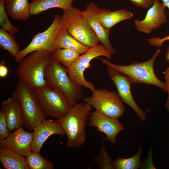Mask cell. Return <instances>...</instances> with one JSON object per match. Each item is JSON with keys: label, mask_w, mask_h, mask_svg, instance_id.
Returning a JSON list of instances; mask_svg holds the SVG:
<instances>
[{"label": "cell", "mask_w": 169, "mask_h": 169, "mask_svg": "<svg viewBox=\"0 0 169 169\" xmlns=\"http://www.w3.org/2000/svg\"><path fill=\"white\" fill-rule=\"evenodd\" d=\"M92 109L87 102L77 103L71 107L65 116L56 120L67 136L68 147L78 149L85 143V127Z\"/></svg>", "instance_id": "cell-1"}, {"label": "cell", "mask_w": 169, "mask_h": 169, "mask_svg": "<svg viewBox=\"0 0 169 169\" xmlns=\"http://www.w3.org/2000/svg\"><path fill=\"white\" fill-rule=\"evenodd\" d=\"M52 54L47 51H33L19 63L16 75L34 91L47 85L45 77L46 67L52 59Z\"/></svg>", "instance_id": "cell-2"}, {"label": "cell", "mask_w": 169, "mask_h": 169, "mask_svg": "<svg viewBox=\"0 0 169 169\" xmlns=\"http://www.w3.org/2000/svg\"><path fill=\"white\" fill-rule=\"evenodd\" d=\"M158 49L149 59L143 62H135L127 65L114 64L105 58H99L101 62L129 77L133 83L156 85L166 92V82L161 81L154 69V63L160 52Z\"/></svg>", "instance_id": "cell-3"}, {"label": "cell", "mask_w": 169, "mask_h": 169, "mask_svg": "<svg viewBox=\"0 0 169 169\" xmlns=\"http://www.w3.org/2000/svg\"><path fill=\"white\" fill-rule=\"evenodd\" d=\"M61 27L82 44L91 48L100 41L83 11L75 7L64 11L61 16Z\"/></svg>", "instance_id": "cell-4"}, {"label": "cell", "mask_w": 169, "mask_h": 169, "mask_svg": "<svg viewBox=\"0 0 169 169\" xmlns=\"http://www.w3.org/2000/svg\"><path fill=\"white\" fill-rule=\"evenodd\" d=\"M45 77L48 84L59 89L66 95L71 106L84 97L82 86L70 78L67 69L57 61L52 59L46 67Z\"/></svg>", "instance_id": "cell-5"}, {"label": "cell", "mask_w": 169, "mask_h": 169, "mask_svg": "<svg viewBox=\"0 0 169 169\" xmlns=\"http://www.w3.org/2000/svg\"><path fill=\"white\" fill-rule=\"evenodd\" d=\"M13 96L19 101L22 110L24 125L30 131L45 119V115L35 91L22 81L18 82Z\"/></svg>", "instance_id": "cell-6"}, {"label": "cell", "mask_w": 169, "mask_h": 169, "mask_svg": "<svg viewBox=\"0 0 169 169\" xmlns=\"http://www.w3.org/2000/svg\"><path fill=\"white\" fill-rule=\"evenodd\" d=\"M46 116L59 119L65 116L72 107L69 100L59 89L47 84L34 91Z\"/></svg>", "instance_id": "cell-7"}, {"label": "cell", "mask_w": 169, "mask_h": 169, "mask_svg": "<svg viewBox=\"0 0 169 169\" xmlns=\"http://www.w3.org/2000/svg\"><path fill=\"white\" fill-rule=\"evenodd\" d=\"M84 101L110 118H118L125 111V106L118 93L110 91L105 88L95 89L92 92L91 95L85 97Z\"/></svg>", "instance_id": "cell-8"}, {"label": "cell", "mask_w": 169, "mask_h": 169, "mask_svg": "<svg viewBox=\"0 0 169 169\" xmlns=\"http://www.w3.org/2000/svg\"><path fill=\"white\" fill-rule=\"evenodd\" d=\"M100 56H104L109 60L111 55L102 44L90 48L86 52L80 55L67 69L69 77L78 84L90 89L92 92L95 91V89L94 84L86 80L84 72L86 69L91 67V61Z\"/></svg>", "instance_id": "cell-9"}, {"label": "cell", "mask_w": 169, "mask_h": 169, "mask_svg": "<svg viewBox=\"0 0 169 169\" xmlns=\"http://www.w3.org/2000/svg\"><path fill=\"white\" fill-rule=\"evenodd\" d=\"M61 16L56 15L49 27L35 35L29 44L18 52L15 58L16 62L19 63L27 55L35 51L45 50L52 54L57 49L54 42L61 27Z\"/></svg>", "instance_id": "cell-10"}, {"label": "cell", "mask_w": 169, "mask_h": 169, "mask_svg": "<svg viewBox=\"0 0 169 169\" xmlns=\"http://www.w3.org/2000/svg\"><path fill=\"white\" fill-rule=\"evenodd\" d=\"M108 75L117 88L118 94L123 102L129 106L143 121H146V114L134 100L131 90L133 83L131 79L123 74L107 66Z\"/></svg>", "instance_id": "cell-11"}, {"label": "cell", "mask_w": 169, "mask_h": 169, "mask_svg": "<svg viewBox=\"0 0 169 169\" xmlns=\"http://www.w3.org/2000/svg\"><path fill=\"white\" fill-rule=\"evenodd\" d=\"M88 125L95 127L100 133L104 134L105 141H110L114 145L117 142L116 137L124 129V127L118 118L107 116L96 110L91 112L88 119Z\"/></svg>", "instance_id": "cell-12"}, {"label": "cell", "mask_w": 169, "mask_h": 169, "mask_svg": "<svg viewBox=\"0 0 169 169\" xmlns=\"http://www.w3.org/2000/svg\"><path fill=\"white\" fill-rule=\"evenodd\" d=\"M33 138V132L27 131L21 126L0 140V149H7L26 157L32 152Z\"/></svg>", "instance_id": "cell-13"}, {"label": "cell", "mask_w": 169, "mask_h": 169, "mask_svg": "<svg viewBox=\"0 0 169 169\" xmlns=\"http://www.w3.org/2000/svg\"><path fill=\"white\" fill-rule=\"evenodd\" d=\"M166 7L159 0H154L153 4L147 11L144 19L134 20L136 29L140 32L149 34L165 23L166 18Z\"/></svg>", "instance_id": "cell-14"}, {"label": "cell", "mask_w": 169, "mask_h": 169, "mask_svg": "<svg viewBox=\"0 0 169 169\" xmlns=\"http://www.w3.org/2000/svg\"><path fill=\"white\" fill-rule=\"evenodd\" d=\"M100 9L93 2L88 3L83 13L89 21L91 26L99 39L100 43L112 55L116 53L109 39L110 29H108L102 25L98 17Z\"/></svg>", "instance_id": "cell-15"}, {"label": "cell", "mask_w": 169, "mask_h": 169, "mask_svg": "<svg viewBox=\"0 0 169 169\" xmlns=\"http://www.w3.org/2000/svg\"><path fill=\"white\" fill-rule=\"evenodd\" d=\"M33 138L32 145V151L40 152L47 139L54 134L66 135L60 124L56 120L45 119L33 130Z\"/></svg>", "instance_id": "cell-16"}, {"label": "cell", "mask_w": 169, "mask_h": 169, "mask_svg": "<svg viewBox=\"0 0 169 169\" xmlns=\"http://www.w3.org/2000/svg\"><path fill=\"white\" fill-rule=\"evenodd\" d=\"M9 132L24 125L22 108L18 100L15 97L8 98L1 103Z\"/></svg>", "instance_id": "cell-17"}, {"label": "cell", "mask_w": 169, "mask_h": 169, "mask_svg": "<svg viewBox=\"0 0 169 169\" xmlns=\"http://www.w3.org/2000/svg\"><path fill=\"white\" fill-rule=\"evenodd\" d=\"M98 17L103 26L107 29H110L120 22L131 19L133 18V14L124 8L114 11L100 8Z\"/></svg>", "instance_id": "cell-18"}, {"label": "cell", "mask_w": 169, "mask_h": 169, "mask_svg": "<svg viewBox=\"0 0 169 169\" xmlns=\"http://www.w3.org/2000/svg\"><path fill=\"white\" fill-rule=\"evenodd\" d=\"M5 8L13 19L27 20L31 15V4L28 0H6Z\"/></svg>", "instance_id": "cell-19"}, {"label": "cell", "mask_w": 169, "mask_h": 169, "mask_svg": "<svg viewBox=\"0 0 169 169\" xmlns=\"http://www.w3.org/2000/svg\"><path fill=\"white\" fill-rule=\"evenodd\" d=\"M56 49L65 48L83 54L90 47L81 43L68 33L61 26L55 40Z\"/></svg>", "instance_id": "cell-20"}, {"label": "cell", "mask_w": 169, "mask_h": 169, "mask_svg": "<svg viewBox=\"0 0 169 169\" xmlns=\"http://www.w3.org/2000/svg\"><path fill=\"white\" fill-rule=\"evenodd\" d=\"M74 0H33L31 4V15H37L49 9L59 8L64 11L72 7Z\"/></svg>", "instance_id": "cell-21"}, {"label": "cell", "mask_w": 169, "mask_h": 169, "mask_svg": "<svg viewBox=\"0 0 169 169\" xmlns=\"http://www.w3.org/2000/svg\"><path fill=\"white\" fill-rule=\"evenodd\" d=\"M0 161L5 169H29L24 156L7 149H0Z\"/></svg>", "instance_id": "cell-22"}, {"label": "cell", "mask_w": 169, "mask_h": 169, "mask_svg": "<svg viewBox=\"0 0 169 169\" xmlns=\"http://www.w3.org/2000/svg\"><path fill=\"white\" fill-rule=\"evenodd\" d=\"M142 153L141 145L138 148L137 153L133 156L127 158L119 157L113 161V166L115 169H137L142 166L141 160Z\"/></svg>", "instance_id": "cell-23"}, {"label": "cell", "mask_w": 169, "mask_h": 169, "mask_svg": "<svg viewBox=\"0 0 169 169\" xmlns=\"http://www.w3.org/2000/svg\"><path fill=\"white\" fill-rule=\"evenodd\" d=\"M80 54L73 50L65 48L57 49L51 54L52 58L67 69L76 61Z\"/></svg>", "instance_id": "cell-24"}, {"label": "cell", "mask_w": 169, "mask_h": 169, "mask_svg": "<svg viewBox=\"0 0 169 169\" xmlns=\"http://www.w3.org/2000/svg\"><path fill=\"white\" fill-rule=\"evenodd\" d=\"M0 47L7 51L14 58L20 51V48L14 36L1 27L0 28Z\"/></svg>", "instance_id": "cell-25"}, {"label": "cell", "mask_w": 169, "mask_h": 169, "mask_svg": "<svg viewBox=\"0 0 169 169\" xmlns=\"http://www.w3.org/2000/svg\"><path fill=\"white\" fill-rule=\"evenodd\" d=\"M25 157L29 169L54 168L53 163L43 157L39 152L32 151Z\"/></svg>", "instance_id": "cell-26"}, {"label": "cell", "mask_w": 169, "mask_h": 169, "mask_svg": "<svg viewBox=\"0 0 169 169\" xmlns=\"http://www.w3.org/2000/svg\"><path fill=\"white\" fill-rule=\"evenodd\" d=\"M105 140L103 139L98 156L93 158L100 169H114L113 161L105 147Z\"/></svg>", "instance_id": "cell-27"}, {"label": "cell", "mask_w": 169, "mask_h": 169, "mask_svg": "<svg viewBox=\"0 0 169 169\" xmlns=\"http://www.w3.org/2000/svg\"><path fill=\"white\" fill-rule=\"evenodd\" d=\"M6 0H0V25L1 28L14 35L18 32L19 29L13 25L8 19L5 8Z\"/></svg>", "instance_id": "cell-28"}, {"label": "cell", "mask_w": 169, "mask_h": 169, "mask_svg": "<svg viewBox=\"0 0 169 169\" xmlns=\"http://www.w3.org/2000/svg\"><path fill=\"white\" fill-rule=\"evenodd\" d=\"M167 40H169V35L163 38L159 37H152L147 39V41L151 45L157 48H159L162 46L163 43ZM165 59L169 64V46L167 49Z\"/></svg>", "instance_id": "cell-29"}, {"label": "cell", "mask_w": 169, "mask_h": 169, "mask_svg": "<svg viewBox=\"0 0 169 169\" xmlns=\"http://www.w3.org/2000/svg\"><path fill=\"white\" fill-rule=\"evenodd\" d=\"M9 133L5 114L1 109L0 111V140L7 138Z\"/></svg>", "instance_id": "cell-30"}, {"label": "cell", "mask_w": 169, "mask_h": 169, "mask_svg": "<svg viewBox=\"0 0 169 169\" xmlns=\"http://www.w3.org/2000/svg\"><path fill=\"white\" fill-rule=\"evenodd\" d=\"M129 0L136 6L145 8L151 7L154 3V0Z\"/></svg>", "instance_id": "cell-31"}, {"label": "cell", "mask_w": 169, "mask_h": 169, "mask_svg": "<svg viewBox=\"0 0 169 169\" xmlns=\"http://www.w3.org/2000/svg\"><path fill=\"white\" fill-rule=\"evenodd\" d=\"M164 77L166 81V92L168 94L167 99L165 104V107L167 111L169 112V68H167L166 70Z\"/></svg>", "instance_id": "cell-32"}, {"label": "cell", "mask_w": 169, "mask_h": 169, "mask_svg": "<svg viewBox=\"0 0 169 169\" xmlns=\"http://www.w3.org/2000/svg\"><path fill=\"white\" fill-rule=\"evenodd\" d=\"M8 69L4 64V62L3 61L0 64V77L1 78L6 77L8 74Z\"/></svg>", "instance_id": "cell-33"}, {"label": "cell", "mask_w": 169, "mask_h": 169, "mask_svg": "<svg viewBox=\"0 0 169 169\" xmlns=\"http://www.w3.org/2000/svg\"><path fill=\"white\" fill-rule=\"evenodd\" d=\"M162 3L164 4L166 7H167L169 10V0H161Z\"/></svg>", "instance_id": "cell-34"}]
</instances>
